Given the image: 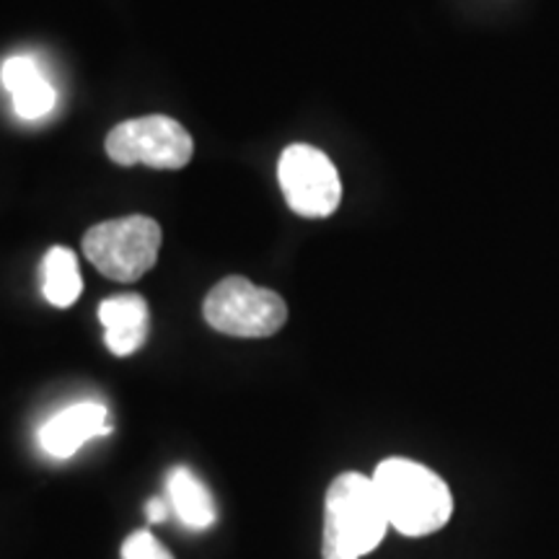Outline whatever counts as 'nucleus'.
Instances as JSON below:
<instances>
[{
	"label": "nucleus",
	"mask_w": 559,
	"mask_h": 559,
	"mask_svg": "<svg viewBox=\"0 0 559 559\" xmlns=\"http://www.w3.org/2000/svg\"><path fill=\"white\" fill-rule=\"evenodd\" d=\"M99 321L104 324V342L117 358L138 353L148 340L151 311L138 293H122L104 300L99 306Z\"/></svg>",
	"instance_id": "nucleus-8"
},
{
	"label": "nucleus",
	"mask_w": 559,
	"mask_h": 559,
	"mask_svg": "<svg viewBox=\"0 0 559 559\" xmlns=\"http://www.w3.org/2000/svg\"><path fill=\"white\" fill-rule=\"evenodd\" d=\"M107 156L120 166H153V169H185L192 160L194 143L185 124L166 115L124 120L109 130Z\"/></svg>",
	"instance_id": "nucleus-5"
},
{
	"label": "nucleus",
	"mask_w": 559,
	"mask_h": 559,
	"mask_svg": "<svg viewBox=\"0 0 559 559\" xmlns=\"http://www.w3.org/2000/svg\"><path fill=\"white\" fill-rule=\"evenodd\" d=\"M3 86L11 91L13 109L21 120H39L58 104V91L45 79L39 62L29 55H13L0 68Z\"/></svg>",
	"instance_id": "nucleus-9"
},
{
	"label": "nucleus",
	"mask_w": 559,
	"mask_h": 559,
	"mask_svg": "<svg viewBox=\"0 0 559 559\" xmlns=\"http://www.w3.org/2000/svg\"><path fill=\"white\" fill-rule=\"evenodd\" d=\"M205 321L228 337H272L288 321V304L275 290L260 288L247 277H226L202 304Z\"/></svg>",
	"instance_id": "nucleus-4"
},
{
	"label": "nucleus",
	"mask_w": 559,
	"mask_h": 559,
	"mask_svg": "<svg viewBox=\"0 0 559 559\" xmlns=\"http://www.w3.org/2000/svg\"><path fill=\"white\" fill-rule=\"evenodd\" d=\"M145 515H148V523H164L169 519V506H166V500L153 498L148 500V506H145Z\"/></svg>",
	"instance_id": "nucleus-13"
},
{
	"label": "nucleus",
	"mask_w": 559,
	"mask_h": 559,
	"mask_svg": "<svg viewBox=\"0 0 559 559\" xmlns=\"http://www.w3.org/2000/svg\"><path fill=\"white\" fill-rule=\"evenodd\" d=\"M277 179L288 207L304 218H330L340 207L342 181L337 166L313 145H288L277 160Z\"/></svg>",
	"instance_id": "nucleus-6"
},
{
	"label": "nucleus",
	"mask_w": 559,
	"mask_h": 559,
	"mask_svg": "<svg viewBox=\"0 0 559 559\" xmlns=\"http://www.w3.org/2000/svg\"><path fill=\"white\" fill-rule=\"evenodd\" d=\"M160 236V226L148 215L104 221L86 230L83 254L104 277L135 283L156 264Z\"/></svg>",
	"instance_id": "nucleus-3"
},
{
	"label": "nucleus",
	"mask_w": 559,
	"mask_h": 559,
	"mask_svg": "<svg viewBox=\"0 0 559 559\" xmlns=\"http://www.w3.org/2000/svg\"><path fill=\"white\" fill-rule=\"evenodd\" d=\"M166 489H169V502L177 513V519L192 531H205L218 521V508H215L213 495L205 481L198 474L187 469V466H177L166 479Z\"/></svg>",
	"instance_id": "nucleus-10"
},
{
	"label": "nucleus",
	"mask_w": 559,
	"mask_h": 559,
	"mask_svg": "<svg viewBox=\"0 0 559 559\" xmlns=\"http://www.w3.org/2000/svg\"><path fill=\"white\" fill-rule=\"evenodd\" d=\"M122 559H174V555L151 531H135L122 544Z\"/></svg>",
	"instance_id": "nucleus-12"
},
{
	"label": "nucleus",
	"mask_w": 559,
	"mask_h": 559,
	"mask_svg": "<svg viewBox=\"0 0 559 559\" xmlns=\"http://www.w3.org/2000/svg\"><path fill=\"white\" fill-rule=\"evenodd\" d=\"M109 412L99 402H81L47 419L39 430V443L55 459H70L79 453L91 438L109 436Z\"/></svg>",
	"instance_id": "nucleus-7"
},
{
	"label": "nucleus",
	"mask_w": 559,
	"mask_h": 559,
	"mask_svg": "<svg viewBox=\"0 0 559 559\" xmlns=\"http://www.w3.org/2000/svg\"><path fill=\"white\" fill-rule=\"evenodd\" d=\"M391 526L373 477L345 472L326 489L324 502V559H360L373 551Z\"/></svg>",
	"instance_id": "nucleus-1"
},
{
	"label": "nucleus",
	"mask_w": 559,
	"mask_h": 559,
	"mask_svg": "<svg viewBox=\"0 0 559 559\" xmlns=\"http://www.w3.org/2000/svg\"><path fill=\"white\" fill-rule=\"evenodd\" d=\"M373 485L389 523L404 536L436 534L451 521L453 495L449 485L417 461H381L373 472Z\"/></svg>",
	"instance_id": "nucleus-2"
},
{
	"label": "nucleus",
	"mask_w": 559,
	"mask_h": 559,
	"mask_svg": "<svg viewBox=\"0 0 559 559\" xmlns=\"http://www.w3.org/2000/svg\"><path fill=\"white\" fill-rule=\"evenodd\" d=\"M41 270H45V285H41V290H45V298L50 300L52 306L68 309V306H73L75 300H79L83 290V280L73 249L52 247L47 251Z\"/></svg>",
	"instance_id": "nucleus-11"
}]
</instances>
